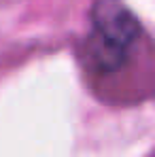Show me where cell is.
Returning <instances> with one entry per match:
<instances>
[{
  "label": "cell",
  "mask_w": 155,
  "mask_h": 157,
  "mask_svg": "<svg viewBox=\"0 0 155 157\" xmlns=\"http://www.w3.org/2000/svg\"><path fill=\"white\" fill-rule=\"evenodd\" d=\"M94 36L115 51L126 53L138 38L140 24L121 0H96L91 9Z\"/></svg>",
  "instance_id": "6da1fadb"
}]
</instances>
